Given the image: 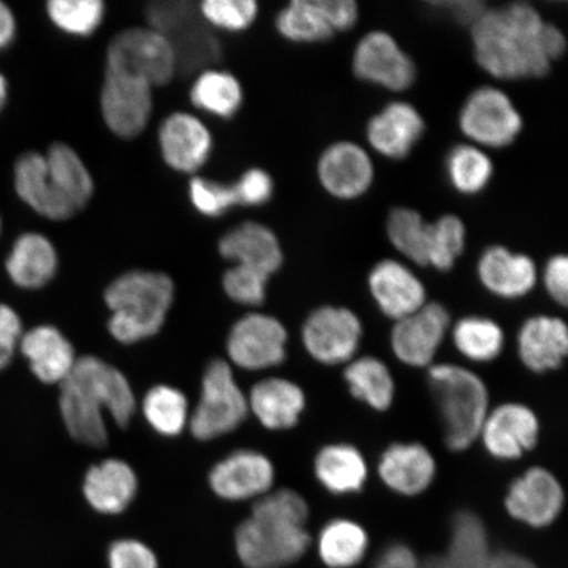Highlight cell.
<instances>
[{
    "instance_id": "6da1fadb",
    "label": "cell",
    "mask_w": 568,
    "mask_h": 568,
    "mask_svg": "<svg viewBox=\"0 0 568 568\" xmlns=\"http://www.w3.org/2000/svg\"><path fill=\"white\" fill-rule=\"evenodd\" d=\"M471 34L475 60L501 81L548 74L567 47L565 34L524 2L487 9L471 27Z\"/></svg>"
},
{
    "instance_id": "7a4b0ae2",
    "label": "cell",
    "mask_w": 568,
    "mask_h": 568,
    "mask_svg": "<svg viewBox=\"0 0 568 568\" xmlns=\"http://www.w3.org/2000/svg\"><path fill=\"white\" fill-rule=\"evenodd\" d=\"M60 386L63 423L71 437L84 445H105L104 410L120 426L130 424L136 410V399L124 374L98 357L78 358Z\"/></svg>"
},
{
    "instance_id": "3957f363",
    "label": "cell",
    "mask_w": 568,
    "mask_h": 568,
    "mask_svg": "<svg viewBox=\"0 0 568 568\" xmlns=\"http://www.w3.org/2000/svg\"><path fill=\"white\" fill-rule=\"evenodd\" d=\"M308 504L293 489L266 494L236 531V550L246 568H282L301 559L311 545L305 529Z\"/></svg>"
},
{
    "instance_id": "277c9868",
    "label": "cell",
    "mask_w": 568,
    "mask_h": 568,
    "mask_svg": "<svg viewBox=\"0 0 568 568\" xmlns=\"http://www.w3.org/2000/svg\"><path fill=\"white\" fill-rule=\"evenodd\" d=\"M174 294V282L165 273L132 270L118 276L104 294L113 338L134 344L154 336L165 323Z\"/></svg>"
},
{
    "instance_id": "5b68a950",
    "label": "cell",
    "mask_w": 568,
    "mask_h": 568,
    "mask_svg": "<svg viewBox=\"0 0 568 568\" xmlns=\"http://www.w3.org/2000/svg\"><path fill=\"white\" fill-rule=\"evenodd\" d=\"M428 382L442 416L446 446L457 453L470 449L491 410L486 383L477 373L456 364L430 365Z\"/></svg>"
},
{
    "instance_id": "8992f818",
    "label": "cell",
    "mask_w": 568,
    "mask_h": 568,
    "mask_svg": "<svg viewBox=\"0 0 568 568\" xmlns=\"http://www.w3.org/2000/svg\"><path fill=\"white\" fill-rule=\"evenodd\" d=\"M105 70L141 78L154 89L172 82L180 68L165 36L152 27H131L111 39Z\"/></svg>"
},
{
    "instance_id": "52a82bcc",
    "label": "cell",
    "mask_w": 568,
    "mask_h": 568,
    "mask_svg": "<svg viewBox=\"0 0 568 568\" xmlns=\"http://www.w3.org/2000/svg\"><path fill=\"white\" fill-rule=\"evenodd\" d=\"M248 412L246 396L237 385L225 361H212L202 382L201 399L191 415V432L197 439L229 435L245 422Z\"/></svg>"
},
{
    "instance_id": "ba28073f",
    "label": "cell",
    "mask_w": 568,
    "mask_h": 568,
    "mask_svg": "<svg viewBox=\"0 0 568 568\" xmlns=\"http://www.w3.org/2000/svg\"><path fill=\"white\" fill-rule=\"evenodd\" d=\"M458 124L473 145L501 149L514 144L524 120L507 92L483 87L471 92L462 105Z\"/></svg>"
},
{
    "instance_id": "9c48e42d",
    "label": "cell",
    "mask_w": 568,
    "mask_h": 568,
    "mask_svg": "<svg viewBox=\"0 0 568 568\" xmlns=\"http://www.w3.org/2000/svg\"><path fill=\"white\" fill-rule=\"evenodd\" d=\"M189 2H161L148 11L149 27L172 42L178 68L197 69L216 62L222 53L207 24Z\"/></svg>"
},
{
    "instance_id": "30bf717a",
    "label": "cell",
    "mask_w": 568,
    "mask_h": 568,
    "mask_svg": "<svg viewBox=\"0 0 568 568\" xmlns=\"http://www.w3.org/2000/svg\"><path fill=\"white\" fill-rule=\"evenodd\" d=\"M364 336V326L353 311L324 305L305 320L302 341L312 358L326 366L349 364Z\"/></svg>"
},
{
    "instance_id": "8fae6325",
    "label": "cell",
    "mask_w": 568,
    "mask_h": 568,
    "mask_svg": "<svg viewBox=\"0 0 568 568\" xmlns=\"http://www.w3.org/2000/svg\"><path fill=\"white\" fill-rule=\"evenodd\" d=\"M101 112L112 134L123 140L136 139L151 122L153 88L141 78L105 70Z\"/></svg>"
},
{
    "instance_id": "7c38bea8",
    "label": "cell",
    "mask_w": 568,
    "mask_h": 568,
    "mask_svg": "<svg viewBox=\"0 0 568 568\" xmlns=\"http://www.w3.org/2000/svg\"><path fill=\"white\" fill-rule=\"evenodd\" d=\"M287 339V331L278 318L248 314L233 325L226 352L233 364L245 371H266L286 359Z\"/></svg>"
},
{
    "instance_id": "4fadbf2b",
    "label": "cell",
    "mask_w": 568,
    "mask_h": 568,
    "mask_svg": "<svg viewBox=\"0 0 568 568\" xmlns=\"http://www.w3.org/2000/svg\"><path fill=\"white\" fill-rule=\"evenodd\" d=\"M353 71L361 81L395 92L408 90L416 80L415 62L385 31H373L359 40Z\"/></svg>"
},
{
    "instance_id": "5bb4252c",
    "label": "cell",
    "mask_w": 568,
    "mask_h": 568,
    "mask_svg": "<svg viewBox=\"0 0 568 568\" xmlns=\"http://www.w3.org/2000/svg\"><path fill=\"white\" fill-rule=\"evenodd\" d=\"M450 329V314L445 305L432 302L395 322L390 347L395 357L410 367H429Z\"/></svg>"
},
{
    "instance_id": "9a60e30c",
    "label": "cell",
    "mask_w": 568,
    "mask_h": 568,
    "mask_svg": "<svg viewBox=\"0 0 568 568\" xmlns=\"http://www.w3.org/2000/svg\"><path fill=\"white\" fill-rule=\"evenodd\" d=\"M565 507V489L544 467H531L509 486L506 509L510 517L531 528H546Z\"/></svg>"
},
{
    "instance_id": "2e32d148",
    "label": "cell",
    "mask_w": 568,
    "mask_h": 568,
    "mask_svg": "<svg viewBox=\"0 0 568 568\" xmlns=\"http://www.w3.org/2000/svg\"><path fill=\"white\" fill-rule=\"evenodd\" d=\"M539 430L535 410L521 403H504L488 412L479 439L495 459L515 460L535 449Z\"/></svg>"
},
{
    "instance_id": "e0dca14e",
    "label": "cell",
    "mask_w": 568,
    "mask_h": 568,
    "mask_svg": "<svg viewBox=\"0 0 568 568\" xmlns=\"http://www.w3.org/2000/svg\"><path fill=\"white\" fill-rule=\"evenodd\" d=\"M159 145L162 160L170 169L196 174L211 159L213 136L201 118L178 111L163 119Z\"/></svg>"
},
{
    "instance_id": "ac0fdd59",
    "label": "cell",
    "mask_w": 568,
    "mask_h": 568,
    "mask_svg": "<svg viewBox=\"0 0 568 568\" xmlns=\"http://www.w3.org/2000/svg\"><path fill=\"white\" fill-rule=\"evenodd\" d=\"M317 176L326 193L341 201H353L371 190L374 163L364 148L352 141H338L320 155Z\"/></svg>"
},
{
    "instance_id": "d6986e66",
    "label": "cell",
    "mask_w": 568,
    "mask_h": 568,
    "mask_svg": "<svg viewBox=\"0 0 568 568\" xmlns=\"http://www.w3.org/2000/svg\"><path fill=\"white\" fill-rule=\"evenodd\" d=\"M12 187L19 201L49 222H67L77 210L53 186L44 153L27 151L12 165Z\"/></svg>"
},
{
    "instance_id": "ffe728a7",
    "label": "cell",
    "mask_w": 568,
    "mask_h": 568,
    "mask_svg": "<svg viewBox=\"0 0 568 568\" xmlns=\"http://www.w3.org/2000/svg\"><path fill=\"white\" fill-rule=\"evenodd\" d=\"M275 470L264 454L253 450L234 452L212 468L213 491L225 500H247L265 496L272 489Z\"/></svg>"
},
{
    "instance_id": "44dd1931",
    "label": "cell",
    "mask_w": 568,
    "mask_h": 568,
    "mask_svg": "<svg viewBox=\"0 0 568 568\" xmlns=\"http://www.w3.org/2000/svg\"><path fill=\"white\" fill-rule=\"evenodd\" d=\"M368 290L382 314L394 322L415 314L428 303L422 280L396 260L379 261L372 268Z\"/></svg>"
},
{
    "instance_id": "7402d4cb",
    "label": "cell",
    "mask_w": 568,
    "mask_h": 568,
    "mask_svg": "<svg viewBox=\"0 0 568 568\" xmlns=\"http://www.w3.org/2000/svg\"><path fill=\"white\" fill-rule=\"evenodd\" d=\"M59 252L53 241L38 231L18 234L4 260L7 278L24 291L48 286L59 272Z\"/></svg>"
},
{
    "instance_id": "603a6c76",
    "label": "cell",
    "mask_w": 568,
    "mask_h": 568,
    "mask_svg": "<svg viewBox=\"0 0 568 568\" xmlns=\"http://www.w3.org/2000/svg\"><path fill=\"white\" fill-rule=\"evenodd\" d=\"M378 474L390 491L403 496H418L432 486L437 464L428 447L418 443H397L383 452Z\"/></svg>"
},
{
    "instance_id": "cb8c5ba5",
    "label": "cell",
    "mask_w": 568,
    "mask_h": 568,
    "mask_svg": "<svg viewBox=\"0 0 568 568\" xmlns=\"http://www.w3.org/2000/svg\"><path fill=\"white\" fill-rule=\"evenodd\" d=\"M425 123L422 113L407 102H393L367 124L368 144L389 160H403L422 140Z\"/></svg>"
},
{
    "instance_id": "d4e9b609",
    "label": "cell",
    "mask_w": 568,
    "mask_h": 568,
    "mask_svg": "<svg viewBox=\"0 0 568 568\" xmlns=\"http://www.w3.org/2000/svg\"><path fill=\"white\" fill-rule=\"evenodd\" d=\"M478 276L488 293L501 300L515 301L527 296L537 283V267L529 255L494 245L481 253Z\"/></svg>"
},
{
    "instance_id": "484cf974",
    "label": "cell",
    "mask_w": 568,
    "mask_h": 568,
    "mask_svg": "<svg viewBox=\"0 0 568 568\" xmlns=\"http://www.w3.org/2000/svg\"><path fill=\"white\" fill-rule=\"evenodd\" d=\"M220 255L234 265L258 270L272 276L283 265V248L273 230L257 222H245L219 240Z\"/></svg>"
},
{
    "instance_id": "4316f807",
    "label": "cell",
    "mask_w": 568,
    "mask_h": 568,
    "mask_svg": "<svg viewBox=\"0 0 568 568\" xmlns=\"http://www.w3.org/2000/svg\"><path fill=\"white\" fill-rule=\"evenodd\" d=\"M517 352L525 367L536 374L558 371L568 354V329L562 318L531 316L521 325Z\"/></svg>"
},
{
    "instance_id": "83f0119b",
    "label": "cell",
    "mask_w": 568,
    "mask_h": 568,
    "mask_svg": "<svg viewBox=\"0 0 568 568\" xmlns=\"http://www.w3.org/2000/svg\"><path fill=\"white\" fill-rule=\"evenodd\" d=\"M19 351L36 378L47 385H61L78 359L73 345L52 325H39L24 332Z\"/></svg>"
},
{
    "instance_id": "f1b7e54d",
    "label": "cell",
    "mask_w": 568,
    "mask_h": 568,
    "mask_svg": "<svg viewBox=\"0 0 568 568\" xmlns=\"http://www.w3.org/2000/svg\"><path fill=\"white\" fill-rule=\"evenodd\" d=\"M83 493L92 508L104 515L122 514L138 493V478L123 460L106 459L92 466L83 483Z\"/></svg>"
},
{
    "instance_id": "f546056e",
    "label": "cell",
    "mask_w": 568,
    "mask_h": 568,
    "mask_svg": "<svg viewBox=\"0 0 568 568\" xmlns=\"http://www.w3.org/2000/svg\"><path fill=\"white\" fill-rule=\"evenodd\" d=\"M248 409L267 429L294 428L305 408V395L296 383L267 378L255 385L247 399Z\"/></svg>"
},
{
    "instance_id": "4dcf8cb0",
    "label": "cell",
    "mask_w": 568,
    "mask_h": 568,
    "mask_svg": "<svg viewBox=\"0 0 568 568\" xmlns=\"http://www.w3.org/2000/svg\"><path fill=\"white\" fill-rule=\"evenodd\" d=\"M49 178L77 212L88 207L95 193L94 178L73 146L57 141L44 153Z\"/></svg>"
},
{
    "instance_id": "1f68e13d",
    "label": "cell",
    "mask_w": 568,
    "mask_h": 568,
    "mask_svg": "<svg viewBox=\"0 0 568 568\" xmlns=\"http://www.w3.org/2000/svg\"><path fill=\"white\" fill-rule=\"evenodd\" d=\"M316 478L333 495L357 494L367 480V464L357 447L349 444H331L323 447L315 458Z\"/></svg>"
},
{
    "instance_id": "d6a6232c",
    "label": "cell",
    "mask_w": 568,
    "mask_h": 568,
    "mask_svg": "<svg viewBox=\"0 0 568 568\" xmlns=\"http://www.w3.org/2000/svg\"><path fill=\"white\" fill-rule=\"evenodd\" d=\"M243 84L231 71L205 68L197 74L190 90L195 109L223 120L237 115L244 104Z\"/></svg>"
},
{
    "instance_id": "836d02e7",
    "label": "cell",
    "mask_w": 568,
    "mask_h": 568,
    "mask_svg": "<svg viewBox=\"0 0 568 568\" xmlns=\"http://www.w3.org/2000/svg\"><path fill=\"white\" fill-rule=\"evenodd\" d=\"M344 378L355 399L385 412L395 399V381L385 362L373 355L354 358L346 365Z\"/></svg>"
},
{
    "instance_id": "e575fe53",
    "label": "cell",
    "mask_w": 568,
    "mask_h": 568,
    "mask_svg": "<svg viewBox=\"0 0 568 568\" xmlns=\"http://www.w3.org/2000/svg\"><path fill=\"white\" fill-rule=\"evenodd\" d=\"M454 346L462 357L487 364L499 358L506 345V335L493 318L467 316L454 324L452 329Z\"/></svg>"
},
{
    "instance_id": "d590c367",
    "label": "cell",
    "mask_w": 568,
    "mask_h": 568,
    "mask_svg": "<svg viewBox=\"0 0 568 568\" xmlns=\"http://www.w3.org/2000/svg\"><path fill=\"white\" fill-rule=\"evenodd\" d=\"M368 536L359 524L336 518L326 524L318 536V554L332 568H351L364 559Z\"/></svg>"
},
{
    "instance_id": "8d00e7d4",
    "label": "cell",
    "mask_w": 568,
    "mask_h": 568,
    "mask_svg": "<svg viewBox=\"0 0 568 568\" xmlns=\"http://www.w3.org/2000/svg\"><path fill=\"white\" fill-rule=\"evenodd\" d=\"M446 568H488V538L485 525L471 513L454 517L449 552L443 558Z\"/></svg>"
},
{
    "instance_id": "74e56055",
    "label": "cell",
    "mask_w": 568,
    "mask_h": 568,
    "mask_svg": "<svg viewBox=\"0 0 568 568\" xmlns=\"http://www.w3.org/2000/svg\"><path fill=\"white\" fill-rule=\"evenodd\" d=\"M275 28L283 39L297 44H314L335 34L322 0H294L276 16Z\"/></svg>"
},
{
    "instance_id": "f35d334b",
    "label": "cell",
    "mask_w": 568,
    "mask_h": 568,
    "mask_svg": "<svg viewBox=\"0 0 568 568\" xmlns=\"http://www.w3.org/2000/svg\"><path fill=\"white\" fill-rule=\"evenodd\" d=\"M446 175L452 187L462 195H477L494 176V163L485 149L473 144L454 146L447 154Z\"/></svg>"
},
{
    "instance_id": "ab89813d",
    "label": "cell",
    "mask_w": 568,
    "mask_h": 568,
    "mask_svg": "<svg viewBox=\"0 0 568 568\" xmlns=\"http://www.w3.org/2000/svg\"><path fill=\"white\" fill-rule=\"evenodd\" d=\"M142 414L160 435H181L189 422L186 396L170 386L153 387L142 400Z\"/></svg>"
},
{
    "instance_id": "60d3db41",
    "label": "cell",
    "mask_w": 568,
    "mask_h": 568,
    "mask_svg": "<svg viewBox=\"0 0 568 568\" xmlns=\"http://www.w3.org/2000/svg\"><path fill=\"white\" fill-rule=\"evenodd\" d=\"M45 13L52 26L62 33L89 38L103 24L105 4L102 0H49Z\"/></svg>"
},
{
    "instance_id": "b9f144b4",
    "label": "cell",
    "mask_w": 568,
    "mask_h": 568,
    "mask_svg": "<svg viewBox=\"0 0 568 568\" xmlns=\"http://www.w3.org/2000/svg\"><path fill=\"white\" fill-rule=\"evenodd\" d=\"M389 243L416 265L426 266L429 223L415 210L399 207L389 212L387 220Z\"/></svg>"
},
{
    "instance_id": "7bdbcfd3",
    "label": "cell",
    "mask_w": 568,
    "mask_h": 568,
    "mask_svg": "<svg viewBox=\"0 0 568 568\" xmlns=\"http://www.w3.org/2000/svg\"><path fill=\"white\" fill-rule=\"evenodd\" d=\"M466 245L465 223L456 215H445L429 223L428 253L426 266L438 272H449Z\"/></svg>"
},
{
    "instance_id": "ee69618b",
    "label": "cell",
    "mask_w": 568,
    "mask_h": 568,
    "mask_svg": "<svg viewBox=\"0 0 568 568\" xmlns=\"http://www.w3.org/2000/svg\"><path fill=\"white\" fill-rule=\"evenodd\" d=\"M197 11L213 30L239 33L254 24L260 7L255 0H204Z\"/></svg>"
},
{
    "instance_id": "f6af8a7d",
    "label": "cell",
    "mask_w": 568,
    "mask_h": 568,
    "mask_svg": "<svg viewBox=\"0 0 568 568\" xmlns=\"http://www.w3.org/2000/svg\"><path fill=\"white\" fill-rule=\"evenodd\" d=\"M189 196L201 215L216 219L239 207V197L233 183H222L204 176H194L189 183Z\"/></svg>"
},
{
    "instance_id": "bcb514c9",
    "label": "cell",
    "mask_w": 568,
    "mask_h": 568,
    "mask_svg": "<svg viewBox=\"0 0 568 568\" xmlns=\"http://www.w3.org/2000/svg\"><path fill=\"white\" fill-rule=\"evenodd\" d=\"M270 276L258 270L233 265L223 276L225 294L241 305H260L266 300Z\"/></svg>"
},
{
    "instance_id": "7dc6e473",
    "label": "cell",
    "mask_w": 568,
    "mask_h": 568,
    "mask_svg": "<svg viewBox=\"0 0 568 568\" xmlns=\"http://www.w3.org/2000/svg\"><path fill=\"white\" fill-rule=\"evenodd\" d=\"M233 184L243 207H261L274 195V180L264 169H248Z\"/></svg>"
},
{
    "instance_id": "c3c4849f",
    "label": "cell",
    "mask_w": 568,
    "mask_h": 568,
    "mask_svg": "<svg viewBox=\"0 0 568 568\" xmlns=\"http://www.w3.org/2000/svg\"><path fill=\"white\" fill-rule=\"evenodd\" d=\"M110 568H159L155 554L136 539H120L109 551Z\"/></svg>"
},
{
    "instance_id": "681fc988",
    "label": "cell",
    "mask_w": 568,
    "mask_h": 568,
    "mask_svg": "<svg viewBox=\"0 0 568 568\" xmlns=\"http://www.w3.org/2000/svg\"><path fill=\"white\" fill-rule=\"evenodd\" d=\"M24 335L23 322L10 304L0 302V372L12 364Z\"/></svg>"
},
{
    "instance_id": "f907efd6",
    "label": "cell",
    "mask_w": 568,
    "mask_h": 568,
    "mask_svg": "<svg viewBox=\"0 0 568 568\" xmlns=\"http://www.w3.org/2000/svg\"><path fill=\"white\" fill-rule=\"evenodd\" d=\"M546 293L562 307L568 302V260L564 254L554 255L544 268L542 274Z\"/></svg>"
},
{
    "instance_id": "816d5d0a",
    "label": "cell",
    "mask_w": 568,
    "mask_h": 568,
    "mask_svg": "<svg viewBox=\"0 0 568 568\" xmlns=\"http://www.w3.org/2000/svg\"><path fill=\"white\" fill-rule=\"evenodd\" d=\"M326 19L333 32H345L357 24L358 4L353 0H322Z\"/></svg>"
},
{
    "instance_id": "f5cc1de1",
    "label": "cell",
    "mask_w": 568,
    "mask_h": 568,
    "mask_svg": "<svg viewBox=\"0 0 568 568\" xmlns=\"http://www.w3.org/2000/svg\"><path fill=\"white\" fill-rule=\"evenodd\" d=\"M438 7L449 12L458 23L473 27L488 9L486 3L479 0H458V2H433L430 6Z\"/></svg>"
},
{
    "instance_id": "db71d44e",
    "label": "cell",
    "mask_w": 568,
    "mask_h": 568,
    "mask_svg": "<svg viewBox=\"0 0 568 568\" xmlns=\"http://www.w3.org/2000/svg\"><path fill=\"white\" fill-rule=\"evenodd\" d=\"M375 568H418V564L414 550L407 545L393 544L381 552Z\"/></svg>"
},
{
    "instance_id": "11a10c76",
    "label": "cell",
    "mask_w": 568,
    "mask_h": 568,
    "mask_svg": "<svg viewBox=\"0 0 568 568\" xmlns=\"http://www.w3.org/2000/svg\"><path fill=\"white\" fill-rule=\"evenodd\" d=\"M19 33V21L16 11L9 3L0 0V52L9 51L16 44Z\"/></svg>"
},
{
    "instance_id": "9f6ffc18",
    "label": "cell",
    "mask_w": 568,
    "mask_h": 568,
    "mask_svg": "<svg viewBox=\"0 0 568 568\" xmlns=\"http://www.w3.org/2000/svg\"><path fill=\"white\" fill-rule=\"evenodd\" d=\"M488 568H536L529 560L515 556V554L503 552L491 557Z\"/></svg>"
},
{
    "instance_id": "6f0895ef",
    "label": "cell",
    "mask_w": 568,
    "mask_h": 568,
    "mask_svg": "<svg viewBox=\"0 0 568 568\" xmlns=\"http://www.w3.org/2000/svg\"><path fill=\"white\" fill-rule=\"evenodd\" d=\"M11 97V84L9 78L0 70V115L7 109V105L10 103Z\"/></svg>"
},
{
    "instance_id": "680465c9",
    "label": "cell",
    "mask_w": 568,
    "mask_h": 568,
    "mask_svg": "<svg viewBox=\"0 0 568 568\" xmlns=\"http://www.w3.org/2000/svg\"><path fill=\"white\" fill-rule=\"evenodd\" d=\"M3 233H4V220H3L2 213H0V239H2Z\"/></svg>"
}]
</instances>
